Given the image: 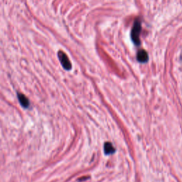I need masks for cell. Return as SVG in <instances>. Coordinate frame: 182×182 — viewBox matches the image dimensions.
<instances>
[{"mask_svg": "<svg viewBox=\"0 0 182 182\" xmlns=\"http://www.w3.org/2000/svg\"><path fill=\"white\" fill-rule=\"evenodd\" d=\"M137 60L140 63H146L148 60V54H147V51L145 50H140L139 51L138 53H137Z\"/></svg>", "mask_w": 182, "mask_h": 182, "instance_id": "3957f363", "label": "cell"}, {"mask_svg": "<svg viewBox=\"0 0 182 182\" xmlns=\"http://www.w3.org/2000/svg\"><path fill=\"white\" fill-rule=\"evenodd\" d=\"M141 30H142V23H141L140 19H137L134 21L132 32H131V38L136 46H139L140 44L139 37H140Z\"/></svg>", "mask_w": 182, "mask_h": 182, "instance_id": "6da1fadb", "label": "cell"}, {"mask_svg": "<svg viewBox=\"0 0 182 182\" xmlns=\"http://www.w3.org/2000/svg\"><path fill=\"white\" fill-rule=\"evenodd\" d=\"M58 56L60 63H61L62 66L64 68V69L67 70H70L72 68L71 63H70V61L69 58H68V57L67 56V55L64 53V52L62 51H59L58 53Z\"/></svg>", "mask_w": 182, "mask_h": 182, "instance_id": "7a4b0ae2", "label": "cell"}, {"mask_svg": "<svg viewBox=\"0 0 182 182\" xmlns=\"http://www.w3.org/2000/svg\"><path fill=\"white\" fill-rule=\"evenodd\" d=\"M18 99H19V103L22 105V106L24 108H27L29 107V100L28 98L22 93H18L17 95Z\"/></svg>", "mask_w": 182, "mask_h": 182, "instance_id": "277c9868", "label": "cell"}, {"mask_svg": "<svg viewBox=\"0 0 182 182\" xmlns=\"http://www.w3.org/2000/svg\"><path fill=\"white\" fill-rule=\"evenodd\" d=\"M104 151H105V155H112V154L113 153H115V147H113L112 143H110V142H106L104 146Z\"/></svg>", "mask_w": 182, "mask_h": 182, "instance_id": "5b68a950", "label": "cell"}]
</instances>
